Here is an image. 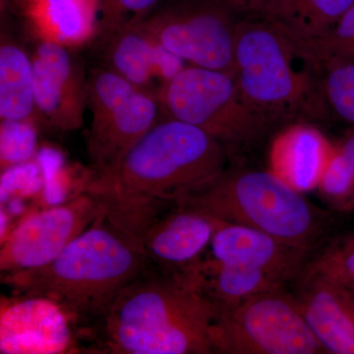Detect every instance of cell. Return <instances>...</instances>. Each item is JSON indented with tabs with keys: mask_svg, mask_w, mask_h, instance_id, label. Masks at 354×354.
Returning a JSON list of instances; mask_svg holds the SVG:
<instances>
[{
	"mask_svg": "<svg viewBox=\"0 0 354 354\" xmlns=\"http://www.w3.org/2000/svg\"><path fill=\"white\" fill-rule=\"evenodd\" d=\"M216 305L183 271L148 262L81 335L84 353L212 354Z\"/></svg>",
	"mask_w": 354,
	"mask_h": 354,
	"instance_id": "cell-1",
	"label": "cell"
},
{
	"mask_svg": "<svg viewBox=\"0 0 354 354\" xmlns=\"http://www.w3.org/2000/svg\"><path fill=\"white\" fill-rule=\"evenodd\" d=\"M225 147L183 121L162 118L106 176H92L84 189L106 208L140 216L204 190L232 165Z\"/></svg>",
	"mask_w": 354,
	"mask_h": 354,
	"instance_id": "cell-2",
	"label": "cell"
},
{
	"mask_svg": "<svg viewBox=\"0 0 354 354\" xmlns=\"http://www.w3.org/2000/svg\"><path fill=\"white\" fill-rule=\"evenodd\" d=\"M148 264L141 243L104 213L55 260L1 274L11 295L46 297L71 317L79 337L97 322Z\"/></svg>",
	"mask_w": 354,
	"mask_h": 354,
	"instance_id": "cell-3",
	"label": "cell"
},
{
	"mask_svg": "<svg viewBox=\"0 0 354 354\" xmlns=\"http://www.w3.org/2000/svg\"><path fill=\"white\" fill-rule=\"evenodd\" d=\"M232 77L247 106L274 134L295 123L316 125L327 118L318 65L299 57L265 16L247 15L239 24Z\"/></svg>",
	"mask_w": 354,
	"mask_h": 354,
	"instance_id": "cell-4",
	"label": "cell"
},
{
	"mask_svg": "<svg viewBox=\"0 0 354 354\" xmlns=\"http://www.w3.org/2000/svg\"><path fill=\"white\" fill-rule=\"evenodd\" d=\"M179 203L218 220L260 230L312 252L327 234L330 215L271 171L228 167L204 190Z\"/></svg>",
	"mask_w": 354,
	"mask_h": 354,
	"instance_id": "cell-5",
	"label": "cell"
},
{
	"mask_svg": "<svg viewBox=\"0 0 354 354\" xmlns=\"http://www.w3.org/2000/svg\"><path fill=\"white\" fill-rule=\"evenodd\" d=\"M158 99L165 118L208 133L225 147L232 162H241L242 156L274 135L225 72L187 64L164 84Z\"/></svg>",
	"mask_w": 354,
	"mask_h": 354,
	"instance_id": "cell-6",
	"label": "cell"
},
{
	"mask_svg": "<svg viewBox=\"0 0 354 354\" xmlns=\"http://www.w3.org/2000/svg\"><path fill=\"white\" fill-rule=\"evenodd\" d=\"M213 342L218 354L326 353L286 288L216 305Z\"/></svg>",
	"mask_w": 354,
	"mask_h": 354,
	"instance_id": "cell-7",
	"label": "cell"
},
{
	"mask_svg": "<svg viewBox=\"0 0 354 354\" xmlns=\"http://www.w3.org/2000/svg\"><path fill=\"white\" fill-rule=\"evenodd\" d=\"M90 127L86 145L92 176L115 171L133 147L165 118L158 95L100 67L88 76Z\"/></svg>",
	"mask_w": 354,
	"mask_h": 354,
	"instance_id": "cell-8",
	"label": "cell"
},
{
	"mask_svg": "<svg viewBox=\"0 0 354 354\" xmlns=\"http://www.w3.org/2000/svg\"><path fill=\"white\" fill-rule=\"evenodd\" d=\"M244 17L230 0H160L139 24L185 64L232 75L235 38Z\"/></svg>",
	"mask_w": 354,
	"mask_h": 354,
	"instance_id": "cell-9",
	"label": "cell"
},
{
	"mask_svg": "<svg viewBox=\"0 0 354 354\" xmlns=\"http://www.w3.org/2000/svg\"><path fill=\"white\" fill-rule=\"evenodd\" d=\"M106 209L100 195L83 189L68 201L36 212L7 234L0 249L1 274L48 264Z\"/></svg>",
	"mask_w": 354,
	"mask_h": 354,
	"instance_id": "cell-10",
	"label": "cell"
},
{
	"mask_svg": "<svg viewBox=\"0 0 354 354\" xmlns=\"http://www.w3.org/2000/svg\"><path fill=\"white\" fill-rule=\"evenodd\" d=\"M74 48L39 39L32 53L39 125L60 132L83 125L88 109V76Z\"/></svg>",
	"mask_w": 354,
	"mask_h": 354,
	"instance_id": "cell-11",
	"label": "cell"
},
{
	"mask_svg": "<svg viewBox=\"0 0 354 354\" xmlns=\"http://www.w3.org/2000/svg\"><path fill=\"white\" fill-rule=\"evenodd\" d=\"M1 297L0 353H82L78 329L57 302L34 295Z\"/></svg>",
	"mask_w": 354,
	"mask_h": 354,
	"instance_id": "cell-12",
	"label": "cell"
},
{
	"mask_svg": "<svg viewBox=\"0 0 354 354\" xmlns=\"http://www.w3.org/2000/svg\"><path fill=\"white\" fill-rule=\"evenodd\" d=\"M220 221L196 207L176 203L140 223L133 234L148 262L184 271L208 252Z\"/></svg>",
	"mask_w": 354,
	"mask_h": 354,
	"instance_id": "cell-13",
	"label": "cell"
},
{
	"mask_svg": "<svg viewBox=\"0 0 354 354\" xmlns=\"http://www.w3.org/2000/svg\"><path fill=\"white\" fill-rule=\"evenodd\" d=\"M293 286L305 320L325 353L354 354V293L305 269Z\"/></svg>",
	"mask_w": 354,
	"mask_h": 354,
	"instance_id": "cell-14",
	"label": "cell"
},
{
	"mask_svg": "<svg viewBox=\"0 0 354 354\" xmlns=\"http://www.w3.org/2000/svg\"><path fill=\"white\" fill-rule=\"evenodd\" d=\"M209 256L223 264L276 274L293 283L310 259L309 251L236 223L220 221Z\"/></svg>",
	"mask_w": 354,
	"mask_h": 354,
	"instance_id": "cell-15",
	"label": "cell"
},
{
	"mask_svg": "<svg viewBox=\"0 0 354 354\" xmlns=\"http://www.w3.org/2000/svg\"><path fill=\"white\" fill-rule=\"evenodd\" d=\"M97 41L104 50V67L157 95L164 84L186 66L183 60L160 46L139 23Z\"/></svg>",
	"mask_w": 354,
	"mask_h": 354,
	"instance_id": "cell-16",
	"label": "cell"
},
{
	"mask_svg": "<svg viewBox=\"0 0 354 354\" xmlns=\"http://www.w3.org/2000/svg\"><path fill=\"white\" fill-rule=\"evenodd\" d=\"M335 147L315 124L288 125L272 136L269 171L299 192L317 189Z\"/></svg>",
	"mask_w": 354,
	"mask_h": 354,
	"instance_id": "cell-17",
	"label": "cell"
},
{
	"mask_svg": "<svg viewBox=\"0 0 354 354\" xmlns=\"http://www.w3.org/2000/svg\"><path fill=\"white\" fill-rule=\"evenodd\" d=\"M23 13L39 39L70 48L95 39L99 0H20Z\"/></svg>",
	"mask_w": 354,
	"mask_h": 354,
	"instance_id": "cell-18",
	"label": "cell"
},
{
	"mask_svg": "<svg viewBox=\"0 0 354 354\" xmlns=\"http://www.w3.org/2000/svg\"><path fill=\"white\" fill-rule=\"evenodd\" d=\"M183 272L216 305L236 304L266 291L288 288L290 283L276 274L223 264L209 255Z\"/></svg>",
	"mask_w": 354,
	"mask_h": 354,
	"instance_id": "cell-19",
	"label": "cell"
},
{
	"mask_svg": "<svg viewBox=\"0 0 354 354\" xmlns=\"http://www.w3.org/2000/svg\"><path fill=\"white\" fill-rule=\"evenodd\" d=\"M0 120L38 122L32 55L3 32L0 44Z\"/></svg>",
	"mask_w": 354,
	"mask_h": 354,
	"instance_id": "cell-20",
	"label": "cell"
},
{
	"mask_svg": "<svg viewBox=\"0 0 354 354\" xmlns=\"http://www.w3.org/2000/svg\"><path fill=\"white\" fill-rule=\"evenodd\" d=\"M354 0H272L263 16L290 41H304L329 30Z\"/></svg>",
	"mask_w": 354,
	"mask_h": 354,
	"instance_id": "cell-21",
	"label": "cell"
},
{
	"mask_svg": "<svg viewBox=\"0 0 354 354\" xmlns=\"http://www.w3.org/2000/svg\"><path fill=\"white\" fill-rule=\"evenodd\" d=\"M290 43L299 57L318 66L333 60H354V4L327 31Z\"/></svg>",
	"mask_w": 354,
	"mask_h": 354,
	"instance_id": "cell-22",
	"label": "cell"
},
{
	"mask_svg": "<svg viewBox=\"0 0 354 354\" xmlns=\"http://www.w3.org/2000/svg\"><path fill=\"white\" fill-rule=\"evenodd\" d=\"M319 68L330 109L354 127V60H333Z\"/></svg>",
	"mask_w": 354,
	"mask_h": 354,
	"instance_id": "cell-23",
	"label": "cell"
},
{
	"mask_svg": "<svg viewBox=\"0 0 354 354\" xmlns=\"http://www.w3.org/2000/svg\"><path fill=\"white\" fill-rule=\"evenodd\" d=\"M39 123L35 120L0 121V167H9L36 160Z\"/></svg>",
	"mask_w": 354,
	"mask_h": 354,
	"instance_id": "cell-24",
	"label": "cell"
},
{
	"mask_svg": "<svg viewBox=\"0 0 354 354\" xmlns=\"http://www.w3.org/2000/svg\"><path fill=\"white\" fill-rule=\"evenodd\" d=\"M317 189L334 208L351 211L354 195V171L346 156L335 145L334 153Z\"/></svg>",
	"mask_w": 354,
	"mask_h": 354,
	"instance_id": "cell-25",
	"label": "cell"
},
{
	"mask_svg": "<svg viewBox=\"0 0 354 354\" xmlns=\"http://www.w3.org/2000/svg\"><path fill=\"white\" fill-rule=\"evenodd\" d=\"M307 271L321 274L354 293V241L346 237L309 259Z\"/></svg>",
	"mask_w": 354,
	"mask_h": 354,
	"instance_id": "cell-26",
	"label": "cell"
},
{
	"mask_svg": "<svg viewBox=\"0 0 354 354\" xmlns=\"http://www.w3.org/2000/svg\"><path fill=\"white\" fill-rule=\"evenodd\" d=\"M160 2V0H99V29L95 41L128 26L137 24Z\"/></svg>",
	"mask_w": 354,
	"mask_h": 354,
	"instance_id": "cell-27",
	"label": "cell"
},
{
	"mask_svg": "<svg viewBox=\"0 0 354 354\" xmlns=\"http://www.w3.org/2000/svg\"><path fill=\"white\" fill-rule=\"evenodd\" d=\"M41 171L34 160L1 171V206L10 198L38 191L43 186Z\"/></svg>",
	"mask_w": 354,
	"mask_h": 354,
	"instance_id": "cell-28",
	"label": "cell"
},
{
	"mask_svg": "<svg viewBox=\"0 0 354 354\" xmlns=\"http://www.w3.org/2000/svg\"><path fill=\"white\" fill-rule=\"evenodd\" d=\"M244 15H263L272 0H230Z\"/></svg>",
	"mask_w": 354,
	"mask_h": 354,
	"instance_id": "cell-29",
	"label": "cell"
},
{
	"mask_svg": "<svg viewBox=\"0 0 354 354\" xmlns=\"http://www.w3.org/2000/svg\"><path fill=\"white\" fill-rule=\"evenodd\" d=\"M339 147V150L342 151V153L346 156L348 158V162H351V167H353L354 171V127L353 129L346 133L344 138L339 144H337ZM354 209V195L353 201H351V209Z\"/></svg>",
	"mask_w": 354,
	"mask_h": 354,
	"instance_id": "cell-30",
	"label": "cell"
},
{
	"mask_svg": "<svg viewBox=\"0 0 354 354\" xmlns=\"http://www.w3.org/2000/svg\"><path fill=\"white\" fill-rule=\"evenodd\" d=\"M348 237H349V239H353V241H354V234L351 235V236H348Z\"/></svg>",
	"mask_w": 354,
	"mask_h": 354,
	"instance_id": "cell-31",
	"label": "cell"
}]
</instances>
